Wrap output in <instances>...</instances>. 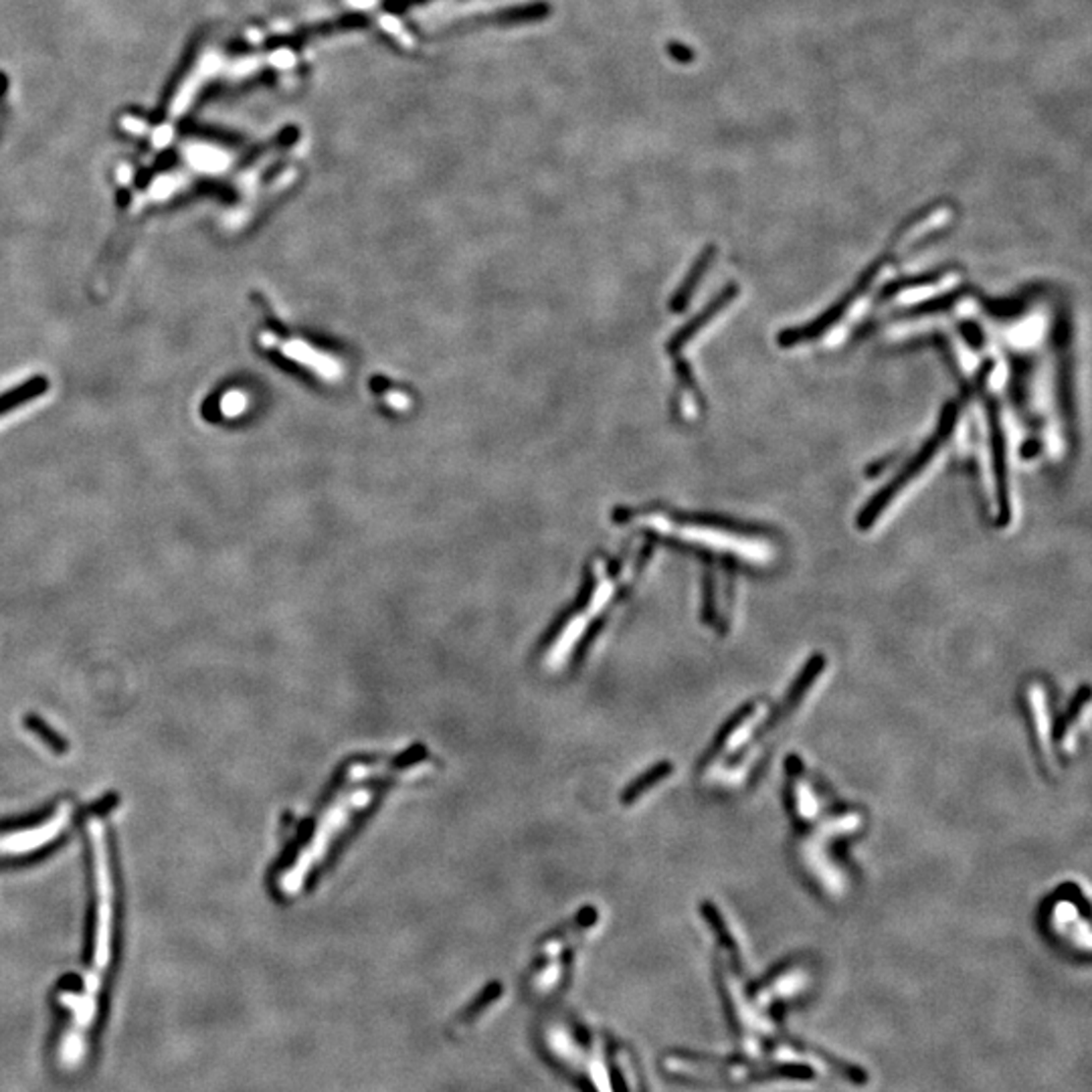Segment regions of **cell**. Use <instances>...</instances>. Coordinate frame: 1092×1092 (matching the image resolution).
<instances>
[{
	"instance_id": "obj_1",
	"label": "cell",
	"mask_w": 1092,
	"mask_h": 1092,
	"mask_svg": "<svg viewBox=\"0 0 1092 1092\" xmlns=\"http://www.w3.org/2000/svg\"><path fill=\"white\" fill-rule=\"evenodd\" d=\"M90 838L94 852L96 872V938H94V965L84 977L82 994L63 992L59 1001L71 1011V1026L65 1032L59 1048L63 1066L75 1068L86 1057V1036L92 1030L97 1015V996L111 961V936H114V880L107 852V834L101 819L90 821Z\"/></svg>"
},
{
	"instance_id": "obj_2",
	"label": "cell",
	"mask_w": 1092,
	"mask_h": 1092,
	"mask_svg": "<svg viewBox=\"0 0 1092 1092\" xmlns=\"http://www.w3.org/2000/svg\"><path fill=\"white\" fill-rule=\"evenodd\" d=\"M69 819H71V807L67 803H63L43 823H36L34 827H27V830L0 834V858L31 854L34 850H39V848L51 844L65 830Z\"/></svg>"
},
{
	"instance_id": "obj_3",
	"label": "cell",
	"mask_w": 1092,
	"mask_h": 1092,
	"mask_svg": "<svg viewBox=\"0 0 1092 1092\" xmlns=\"http://www.w3.org/2000/svg\"><path fill=\"white\" fill-rule=\"evenodd\" d=\"M47 391H49V383L45 376H31V379H25L17 385L7 387L5 391H0V421L15 416V413L21 411L23 407H29V403L41 399Z\"/></svg>"
},
{
	"instance_id": "obj_4",
	"label": "cell",
	"mask_w": 1092,
	"mask_h": 1092,
	"mask_svg": "<svg viewBox=\"0 0 1092 1092\" xmlns=\"http://www.w3.org/2000/svg\"><path fill=\"white\" fill-rule=\"evenodd\" d=\"M425 3H427V0H391V3H387V9L393 11V13H403L411 7H419V5H425Z\"/></svg>"
},
{
	"instance_id": "obj_5",
	"label": "cell",
	"mask_w": 1092,
	"mask_h": 1092,
	"mask_svg": "<svg viewBox=\"0 0 1092 1092\" xmlns=\"http://www.w3.org/2000/svg\"><path fill=\"white\" fill-rule=\"evenodd\" d=\"M496 994H498V990H494V992H492V990H487V992L483 994V1001H487V999H492V996H496ZM483 1005H485V1003H482V1001L478 1003V1001H476V1005H472V1007H470V1009H468V1011L464 1013V1018H470V1015H474L476 1011H480V1009L483 1007Z\"/></svg>"
}]
</instances>
